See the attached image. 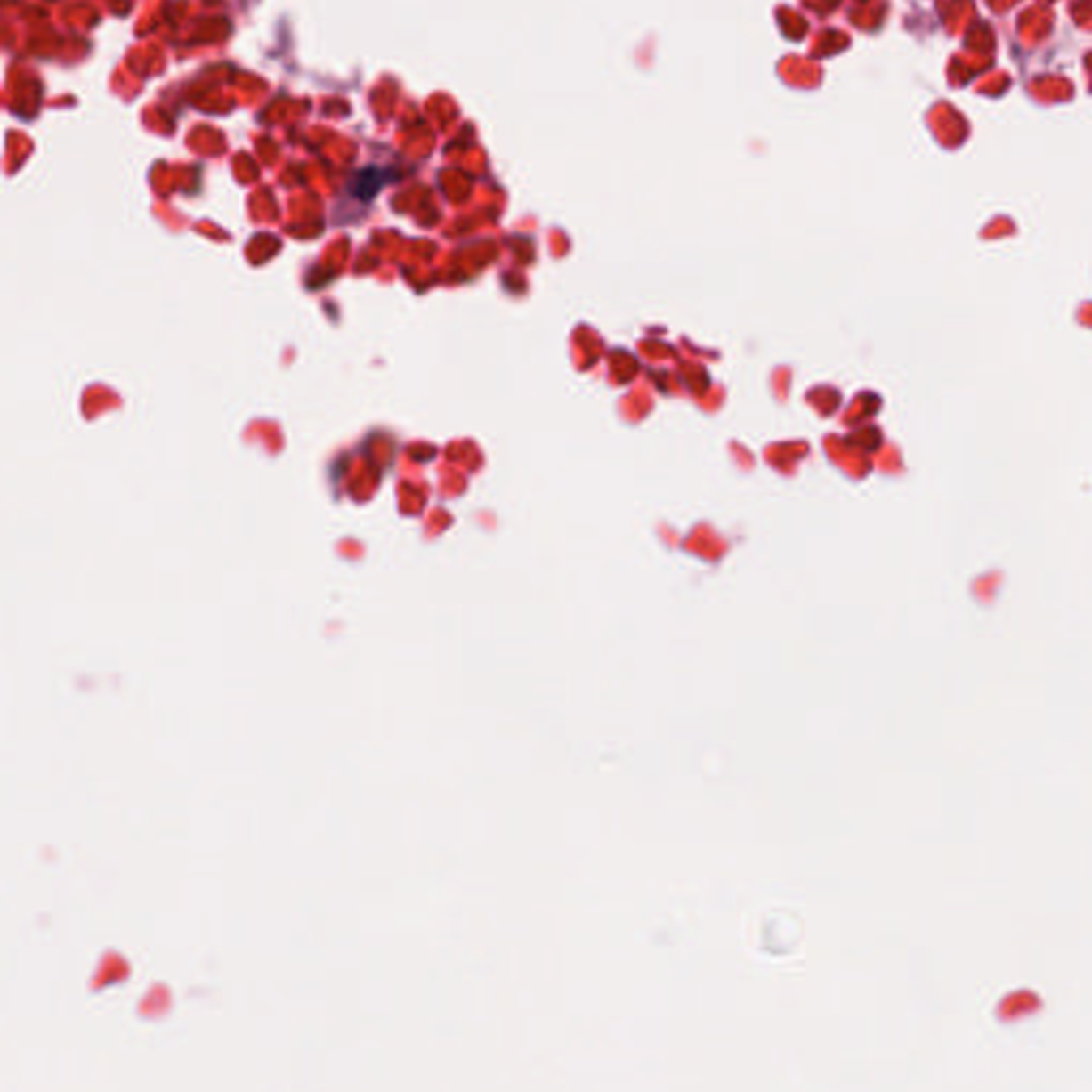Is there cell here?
<instances>
[{"mask_svg":"<svg viewBox=\"0 0 1092 1092\" xmlns=\"http://www.w3.org/2000/svg\"><path fill=\"white\" fill-rule=\"evenodd\" d=\"M382 184H384L382 171L363 169V171H359L357 180H354V190H357V195L361 198H371V197H376V192L380 190Z\"/></svg>","mask_w":1092,"mask_h":1092,"instance_id":"6da1fadb","label":"cell"}]
</instances>
